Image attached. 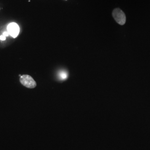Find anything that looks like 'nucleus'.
I'll list each match as a JSON object with an SVG mask.
<instances>
[{"label":"nucleus","mask_w":150,"mask_h":150,"mask_svg":"<svg viewBox=\"0 0 150 150\" xmlns=\"http://www.w3.org/2000/svg\"><path fill=\"white\" fill-rule=\"evenodd\" d=\"M112 16L116 22L120 25H123L126 23V18L125 13L119 8H115L112 12Z\"/></svg>","instance_id":"obj_1"},{"label":"nucleus","mask_w":150,"mask_h":150,"mask_svg":"<svg viewBox=\"0 0 150 150\" xmlns=\"http://www.w3.org/2000/svg\"><path fill=\"white\" fill-rule=\"evenodd\" d=\"M20 81L21 83L26 87L29 88H34L36 87V82L34 79L27 75H23L20 77Z\"/></svg>","instance_id":"obj_2"},{"label":"nucleus","mask_w":150,"mask_h":150,"mask_svg":"<svg viewBox=\"0 0 150 150\" xmlns=\"http://www.w3.org/2000/svg\"><path fill=\"white\" fill-rule=\"evenodd\" d=\"M7 32L13 38H16L20 33V27L15 22L10 23L7 26Z\"/></svg>","instance_id":"obj_3"},{"label":"nucleus","mask_w":150,"mask_h":150,"mask_svg":"<svg viewBox=\"0 0 150 150\" xmlns=\"http://www.w3.org/2000/svg\"><path fill=\"white\" fill-rule=\"evenodd\" d=\"M67 77V74L66 72H62L60 75V78L61 80H65Z\"/></svg>","instance_id":"obj_4"},{"label":"nucleus","mask_w":150,"mask_h":150,"mask_svg":"<svg viewBox=\"0 0 150 150\" xmlns=\"http://www.w3.org/2000/svg\"><path fill=\"white\" fill-rule=\"evenodd\" d=\"M0 40L2 41H5L6 40V37L3 35L0 36Z\"/></svg>","instance_id":"obj_5"},{"label":"nucleus","mask_w":150,"mask_h":150,"mask_svg":"<svg viewBox=\"0 0 150 150\" xmlns=\"http://www.w3.org/2000/svg\"><path fill=\"white\" fill-rule=\"evenodd\" d=\"M2 35H4V36H5V37H7V36H8L10 35H9V33H8V32H4Z\"/></svg>","instance_id":"obj_6"}]
</instances>
